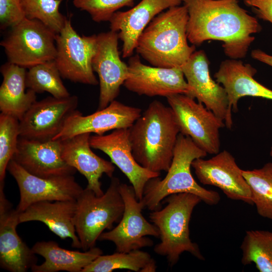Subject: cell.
<instances>
[{"label": "cell", "mask_w": 272, "mask_h": 272, "mask_svg": "<svg viewBox=\"0 0 272 272\" xmlns=\"http://www.w3.org/2000/svg\"><path fill=\"white\" fill-rule=\"evenodd\" d=\"M188 20L187 39L194 45L208 40L221 41L225 54L244 58L261 27L257 19L239 5L238 0H182Z\"/></svg>", "instance_id": "obj_1"}, {"label": "cell", "mask_w": 272, "mask_h": 272, "mask_svg": "<svg viewBox=\"0 0 272 272\" xmlns=\"http://www.w3.org/2000/svg\"><path fill=\"white\" fill-rule=\"evenodd\" d=\"M128 129L135 161L151 171L167 172L180 133L171 108L153 101Z\"/></svg>", "instance_id": "obj_2"}, {"label": "cell", "mask_w": 272, "mask_h": 272, "mask_svg": "<svg viewBox=\"0 0 272 272\" xmlns=\"http://www.w3.org/2000/svg\"><path fill=\"white\" fill-rule=\"evenodd\" d=\"M188 14L183 5L156 16L139 37L135 50L152 65L180 67L195 50L187 42Z\"/></svg>", "instance_id": "obj_3"}, {"label": "cell", "mask_w": 272, "mask_h": 272, "mask_svg": "<svg viewBox=\"0 0 272 272\" xmlns=\"http://www.w3.org/2000/svg\"><path fill=\"white\" fill-rule=\"evenodd\" d=\"M207 153L200 149L191 139L179 133L171 165L163 179L159 177L149 180L140 200L144 209L155 211L161 209L162 201L168 196L179 193L194 194L206 203L213 206L220 200L219 193L200 186L190 170L192 161L204 158Z\"/></svg>", "instance_id": "obj_4"}, {"label": "cell", "mask_w": 272, "mask_h": 272, "mask_svg": "<svg viewBox=\"0 0 272 272\" xmlns=\"http://www.w3.org/2000/svg\"><path fill=\"white\" fill-rule=\"evenodd\" d=\"M200 201L199 197L193 193L172 194L162 201V203H167L163 209L150 214V221L158 228L160 240L154 251L165 256L171 267L185 251L200 260L205 259L198 245L191 240L189 229L192 213Z\"/></svg>", "instance_id": "obj_5"}, {"label": "cell", "mask_w": 272, "mask_h": 272, "mask_svg": "<svg viewBox=\"0 0 272 272\" xmlns=\"http://www.w3.org/2000/svg\"><path fill=\"white\" fill-rule=\"evenodd\" d=\"M120 184L119 179L113 176L103 195L98 196L86 187L76 199L75 226L83 251L95 247L103 231L112 229L113 224L121 220L124 203L119 191Z\"/></svg>", "instance_id": "obj_6"}, {"label": "cell", "mask_w": 272, "mask_h": 272, "mask_svg": "<svg viewBox=\"0 0 272 272\" xmlns=\"http://www.w3.org/2000/svg\"><path fill=\"white\" fill-rule=\"evenodd\" d=\"M1 42L8 61L26 69L54 60L56 36L40 21L25 18Z\"/></svg>", "instance_id": "obj_7"}, {"label": "cell", "mask_w": 272, "mask_h": 272, "mask_svg": "<svg viewBox=\"0 0 272 272\" xmlns=\"http://www.w3.org/2000/svg\"><path fill=\"white\" fill-rule=\"evenodd\" d=\"M180 133L190 137L200 149L209 154L220 152L219 131L224 121L201 103L183 94L166 97Z\"/></svg>", "instance_id": "obj_8"}, {"label": "cell", "mask_w": 272, "mask_h": 272, "mask_svg": "<svg viewBox=\"0 0 272 272\" xmlns=\"http://www.w3.org/2000/svg\"><path fill=\"white\" fill-rule=\"evenodd\" d=\"M56 55L54 59L63 79L75 83L97 85L99 82L92 68L97 45V35L80 36L66 20L56 36Z\"/></svg>", "instance_id": "obj_9"}, {"label": "cell", "mask_w": 272, "mask_h": 272, "mask_svg": "<svg viewBox=\"0 0 272 272\" xmlns=\"http://www.w3.org/2000/svg\"><path fill=\"white\" fill-rule=\"evenodd\" d=\"M119 191L124 203V211L118 224L107 232H103L98 241H109L115 245V251L128 252L144 247H151L153 241L147 237L159 238L157 227L143 216L144 209L136 197L132 185L120 183Z\"/></svg>", "instance_id": "obj_10"}, {"label": "cell", "mask_w": 272, "mask_h": 272, "mask_svg": "<svg viewBox=\"0 0 272 272\" xmlns=\"http://www.w3.org/2000/svg\"><path fill=\"white\" fill-rule=\"evenodd\" d=\"M78 97H48L35 102L19 120L20 137L31 140H52L77 110Z\"/></svg>", "instance_id": "obj_11"}, {"label": "cell", "mask_w": 272, "mask_h": 272, "mask_svg": "<svg viewBox=\"0 0 272 272\" xmlns=\"http://www.w3.org/2000/svg\"><path fill=\"white\" fill-rule=\"evenodd\" d=\"M7 170L19 189L20 199L16 209L20 213L38 201L76 200L83 190L74 175L39 177L26 171L13 159Z\"/></svg>", "instance_id": "obj_12"}, {"label": "cell", "mask_w": 272, "mask_h": 272, "mask_svg": "<svg viewBox=\"0 0 272 272\" xmlns=\"http://www.w3.org/2000/svg\"><path fill=\"white\" fill-rule=\"evenodd\" d=\"M118 35L110 30L97 35L92 68L99 77L100 92L97 110L106 107L118 96L127 78L128 64L121 60L118 49Z\"/></svg>", "instance_id": "obj_13"}, {"label": "cell", "mask_w": 272, "mask_h": 272, "mask_svg": "<svg viewBox=\"0 0 272 272\" xmlns=\"http://www.w3.org/2000/svg\"><path fill=\"white\" fill-rule=\"evenodd\" d=\"M128 73L123 86L138 95L166 98L176 94L187 95L189 88L181 67L164 68L143 64L139 55L128 61Z\"/></svg>", "instance_id": "obj_14"}, {"label": "cell", "mask_w": 272, "mask_h": 272, "mask_svg": "<svg viewBox=\"0 0 272 272\" xmlns=\"http://www.w3.org/2000/svg\"><path fill=\"white\" fill-rule=\"evenodd\" d=\"M191 167L202 184L219 188L231 199L253 205L250 188L243 175V170L228 151L224 150L207 160L196 159L192 161Z\"/></svg>", "instance_id": "obj_15"}, {"label": "cell", "mask_w": 272, "mask_h": 272, "mask_svg": "<svg viewBox=\"0 0 272 272\" xmlns=\"http://www.w3.org/2000/svg\"><path fill=\"white\" fill-rule=\"evenodd\" d=\"M141 114V109L115 100L105 108L97 110L90 115L84 116L77 110L53 140L63 141L84 133L102 135L111 130L128 128Z\"/></svg>", "instance_id": "obj_16"}, {"label": "cell", "mask_w": 272, "mask_h": 272, "mask_svg": "<svg viewBox=\"0 0 272 272\" xmlns=\"http://www.w3.org/2000/svg\"><path fill=\"white\" fill-rule=\"evenodd\" d=\"M90 144L91 148L107 155L111 161L126 176L139 201L142 198L147 181L160 175V173L147 170L135 161L132 153L128 128L115 129L106 135L91 136Z\"/></svg>", "instance_id": "obj_17"}, {"label": "cell", "mask_w": 272, "mask_h": 272, "mask_svg": "<svg viewBox=\"0 0 272 272\" xmlns=\"http://www.w3.org/2000/svg\"><path fill=\"white\" fill-rule=\"evenodd\" d=\"M4 187L0 186V266L11 272H26L37 259L17 232L20 213L6 198Z\"/></svg>", "instance_id": "obj_18"}, {"label": "cell", "mask_w": 272, "mask_h": 272, "mask_svg": "<svg viewBox=\"0 0 272 272\" xmlns=\"http://www.w3.org/2000/svg\"><path fill=\"white\" fill-rule=\"evenodd\" d=\"M61 140L41 142L19 137L13 160L29 173L42 178L74 175L76 170L61 156Z\"/></svg>", "instance_id": "obj_19"}, {"label": "cell", "mask_w": 272, "mask_h": 272, "mask_svg": "<svg viewBox=\"0 0 272 272\" xmlns=\"http://www.w3.org/2000/svg\"><path fill=\"white\" fill-rule=\"evenodd\" d=\"M209 62L202 50L195 51L180 67L189 86L187 96L196 99L224 121L228 101L224 88L211 78Z\"/></svg>", "instance_id": "obj_20"}, {"label": "cell", "mask_w": 272, "mask_h": 272, "mask_svg": "<svg viewBox=\"0 0 272 272\" xmlns=\"http://www.w3.org/2000/svg\"><path fill=\"white\" fill-rule=\"evenodd\" d=\"M256 70L241 60L227 59L221 63L214 75L216 81L221 84L227 95L228 107L225 126L233 125L232 111H238V102L245 96L260 97L272 100V90L257 82L253 78Z\"/></svg>", "instance_id": "obj_21"}, {"label": "cell", "mask_w": 272, "mask_h": 272, "mask_svg": "<svg viewBox=\"0 0 272 272\" xmlns=\"http://www.w3.org/2000/svg\"><path fill=\"white\" fill-rule=\"evenodd\" d=\"M182 3V0H142L128 11L114 13L109 21L110 29L118 33L122 42V57L132 55L139 37L156 16Z\"/></svg>", "instance_id": "obj_22"}, {"label": "cell", "mask_w": 272, "mask_h": 272, "mask_svg": "<svg viewBox=\"0 0 272 272\" xmlns=\"http://www.w3.org/2000/svg\"><path fill=\"white\" fill-rule=\"evenodd\" d=\"M90 133H84L62 141L61 156L69 166L78 170L86 178V188L93 190L98 196L104 194L100 179L103 174L113 177L115 166L91 150Z\"/></svg>", "instance_id": "obj_23"}, {"label": "cell", "mask_w": 272, "mask_h": 272, "mask_svg": "<svg viewBox=\"0 0 272 272\" xmlns=\"http://www.w3.org/2000/svg\"><path fill=\"white\" fill-rule=\"evenodd\" d=\"M76 210V200L38 201L20 213L19 222L43 223L61 239H71L73 247L81 248L75 226Z\"/></svg>", "instance_id": "obj_24"}, {"label": "cell", "mask_w": 272, "mask_h": 272, "mask_svg": "<svg viewBox=\"0 0 272 272\" xmlns=\"http://www.w3.org/2000/svg\"><path fill=\"white\" fill-rule=\"evenodd\" d=\"M32 249L45 259L42 264L31 267L33 272H82L86 266L103 254L102 250L96 246L81 252L61 248L53 241L37 242Z\"/></svg>", "instance_id": "obj_25"}, {"label": "cell", "mask_w": 272, "mask_h": 272, "mask_svg": "<svg viewBox=\"0 0 272 272\" xmlns=\"http://www.w3.org/2000/svg\"><path fill=\"white\" fill-rule=\"evenodd\" d=\"M26 69L8 62L1 67L3 80L0 87V110L19 120L36 101V93L26 92Z\"/></svg>", "instance_id": "obj_26"}, {"label": "cell", "mask_w": 272, "mask_h": 272, "mask_svg": "<svg viewBox=\"0 0 272 272\" xmlns=\"http://www.w3.org/2000/svg\"><path fill=\"white\" fill-rule=\"evenodd\" d=\"M155 260L150 254L140 249L128 252H116L110 255L101 254L86 266L82 272H111L126 269L138 272H155Z\"/></svg>", "instance_id": "obj_27"}, {"label": "cell", "mask_w": 272, "mask_h": 272, "mask_svg": "<svg viewBox=\"0 0 272 272\" xmlns=\"http://www.w3.org/2000/svg\"><path fill=\"white\" fill-rule=\"evenodd\" d=\"M241 249L244 265L254 263L259 271L272 272V232L246 231Z\"/></svg>", "instance_id": "obj_28"}, {"label": "cell", "mask_w": 272, "mask_h": 272, "mask_svg": "<svg viewBox=\"0 0 272 272\" xmlns=\"http://www.w3.org/2000/svg\"><path fill=\"white\" fill-rule=\"evenodd\" d=\"M55 60L40 63L28 69L26 75V86L36 93L44 92L52 96L65 98L71 96L63 85Z\"/></svg>", "instance_id": "obj_29"}, {"label": "cell", "mask_w": 272, "mask_h": 272, "mask_svg": "<svg viewBox=\"0 0 272 272\" xmlns=\"http://www.w3.org/2000/svg\"><path fill=\"white\" fill-rule=\"evenodd\" d=\"M242 174L250 188L257 213L272 220V163L259 169L242 170Z\"/></svg>", "instance_id": "obj_30"}, {"label": "cell", "mask_w": 272, "mask_h": 272, "mask_svg": "<svg viewBox=\"0 0 272 272\" xmlns=\"http://www.w3.org/2000/svg\"><path fill=\"white\" fill-rule=\"evenodd\" d=\"M63 0H20L26 17L40 21L58 34L67 20L59 11Z\"/></svg>", "instance_id": "obj_31"}, {"label": "cell", "mask_w": 272, "mask_h": 272, "mask_svg": "<svg viewBox=\"0 0 272 272\" xmlns=\"http://www.w3.org/2000/svg\"><path fill=\"white\" fill-rule=\"evenodd\" d=\"M20 137L19 120L4 113L0 114V185H4L6 171L13 159Z\"/></svg>", "instance_id": "obj_32"}, {"label": "cell", "mask_w": 272, "mask_h": 272, "mask_svg": "<svg viewBox=\"0 0 272 272\" xmlns=\"http://www.w3.org/2000/svg\"><path fill=\"white\" fill-rule=\"evenodd\" d=\"M75 7L87 12L97 23L109 21L114 13L125 7H133L134 0H72Z\"/></svg>", "instance_id": "obj_33"}, {"label": "cell", "mask_w": 272, "mask_h": 272, "mask_svg": "<svg viewBox=\"0 0 272 272\" xmlns=\"http://www.w3.org/2000/svg\"><path fill=\"white\" fill-rule=\"evenodd\" d=\"M25 18L20 0H0L1 30L11 28Z\"/></svg>", "instance_id": "obj_34"}, {"label": "cell", "mask_w": 272, "mask_h": 272, "mask_svg": "<svg viewBox=\"0 0 272 272\" xmlns=\"http://www.w3.org/2000/svg\"><path fill=\"white\" fill-rule=\"evenodd\" d=\"M244 3L251 7L258 18L272 23V0H244Z\"/></svg>", "instance_id": "obj_35"}, {"label": "cell", "mask_w": 272, "mask_h": 272, "mask_svg": "<svg viewBox=\"0 0 272 272\" xmlns=\"http://www.w3.org/2000/svg\"><path fill=\"white\" fill-rule=\"evenodd\" d=\"M253 58L272 66V55L259 49H255L251 53Z\"/></svg>", "instance_id": "obj_36"}, {"label": "cell", "mask_w": 272, "mask_h": 272, "mask_svg": "<svg viewBox=\"0 0 272 272\" xmlns=\"http://www.w3.org/2000/svg\"><path fill=\"white\" fill-rule=\"evenodd\" d=\"M269 155L271 157H272V147H271V149L270 150Z\"/></svg>", "instance_id": "obj_37"}]
</instances>
